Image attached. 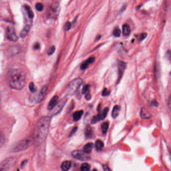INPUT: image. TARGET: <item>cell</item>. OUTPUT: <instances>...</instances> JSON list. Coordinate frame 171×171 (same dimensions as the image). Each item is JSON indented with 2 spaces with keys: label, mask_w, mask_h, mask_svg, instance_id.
I'll list each match as a JSON object with an SVG mask.
<instances>
[{
  "label": "cell",
  "mask_w": 171,
  "mask_h": 171,
  "mask_svg": "<svg viewBox=\"0 0 171 171\" xmlns=\"http://www.w3.org/2000/svg\"><path fill=\"white\" fill-rule=\"evenodd\" d=\"M50 121L49 116H43L37 121L33 133L34 141L36 144H41L45 141L48 134Z\"/></svg>",
  "instance_id": "obj_1"
},
{
  "label": "cell",
  "mask_w": 171,
  "mask_h": 171,
  "mask_svg": "<svg viewBox=\"0 0 171 171\" xmlns=\"http://www.w3.org/2000/svg\"><path fill=\"white\" fill-rule=\"evenodd\" d=\"M8 82L12 89L21 90L25 86V73L22 69H12L9 72Z\"/></svg>",
  "instance_id": "obj_2"
},
{
  "label": "cell",
  "mask_w": 171,
  "mask_h": 171,
  "mask_svg": "<svg viewBox=\"0 0 171 171\" xmlns=\"http://www.w3.org/2000/svg\"><path fill=\"white\" fill-rule=\"evenodd\" d=\"M31 142L29 139H23L17 142L11 148V153H16L25 151L28 148Z\"/></svg>",
  "instance_id": "obj_3"
},
{
  "label": "cell",
  "mask_w": 171,
  "mask_h": 171,
  "mask_svg": "<svg viewBox=\"0 0 171 171\" xmlns=\"http://www.w3.org/2000/svg\"><path fill=\"white\" fill-rule=\"evenodd\" d=\"M60 7L59 2H54L47 8L46 15L47 18L56 19L59 15Z\"/></svg>",
  "instance_id": "obj_4"
},
{
  "label": "cell",
  "mask_w": 171,
  "mask_h": 171,
  "mask_svg": "<svg viewBox=\"0 0 171 171\" xmlns=\"http://www.w3.org/2000/svg\"><path fill=\"white\" fill-rule=\"evenodd\" d=\"M83 83V80L80 78H78L73 80L67 87L66 93L68 95H72L77 91L80 86Z\"/></svg>",
  "instance_id": "obj_5"
},
{
  "label": "cell",
  "mask_w": 171,
  "mask_h": 171,
  "mask_svg": "<svg viewBox=\"0 0 171 171\" xmlns=\"http://www.w3.org/2000/svg\"><path fill=\"white\" fill-rule=\"evenodd\" d=\"M15 158H7L3 161L1 164V171H8L13 167V166L16 163Z\"/></svg>",
  "instance_id": "obj_6"
},
{
  "label": "cell",
  "mask_w": 171,
  "mask_h": 171,
  "mask_svg": "<svg viewBox=\"0 0 171 171\" xmlns=\"http://www.w3.org/2000/svg\"><path fill=\"white\" fill-rule=\"evenodd\" d=\"M72 156L76 159L81 161H86L90 159L89 156L83 151L74 150L71 153Z\"/></svg>",
  "instance_id": "obj_7"
},
{
  "label": "cell",
  "mask_w": 171,
  "mask_h": 171,
  "mask_svg": "<svg viewBox=\"0 0 171 171\" xmlns=\"http://www.w3.org/2000/svg\"><path fill=\"white\" fill-rule=\"evenodd\" d=\"M108 111H109V109L108 107L104 108V109H103V111H100L96 116H94V117L92 118L91 120V124H94L99 121L104 119L107 116Z\"/></svg>",
  "instance_id": "obj_8"
},
{
  "label": "cell",
  "mask_w": 171,
  "mask_h": 171,
  "mask_svg": "<svg viewBox=\"0 0 171 171\" xmlns=\"http://www.w3.org/2000/svg\"><path fill=\"white\" fill-rule=\"evenodd\" d=\"M47 91H48L47 86H44L41 89V91L39 93V94H37V96L35 97L34 101L37 103H40L43 100L44 97L47 94Z\"/></svg>",
  "instance_id": "obj_9"
},
{
  "label": "cell",
  "mask_w": 171,
  "mask_h": 171,
  "mask_svg": "<svg viewBox=\"0 0 171 171\" xmlns=\"http://www.w3.org/2000/svg\"><path fill=\"white\" fill-rule=\"evenodd\" d=\"M32 20L31 19H26V20L25 25L21 32V37L24 38L27 36L31 28L32 27Z\"/></svg>",
  "instance_id": "obj_10"
},
{
  "label": "cell",
  "mask_w": 171,
  "mask_h": 171,
  "mask_svg": "<svg viewBox=\"0 0 171 171\" xmlns=\"http://www.w3.org/2000/svg\"><path fill=\"white\" fill-rule=\"evenodd\" d=\"M7 38L11 41L16 42L18 39V37L16 34L15 31L14 30V29L13 27H11V26H9L7 28Z\"/></svg>",
  "instance_id": "obj_11"
},
{
  "label": "cell",
  "mask_w": 171,
  "mask_h": 171,
  "mask_svg": "<svg viewBox=\"0 0 171 171\" xmlns=\"http://www.w3.org/2000/svg\"><path fill=\"white\" fill-rule=\"evenodd\" d=\"M67 98L65 97L62 98L60 101H59V102H58L57 105L53 109L54 114H57V113H59L62 110L63 107H64L65 104L67 102Z\"/></svg>",
  "instance_id": "obj_12"
},
{
  "label": "cell",
  "mask_w": 171,
  "mask_h": 171,
  "mask_svg": "<svg viewBox=\"0 0 171 171\" xmlns=\"http://www.w3.org/2000/svg\"><path fill=\"white\" fill-rule=\"evenodd\" d=\"M58 99L59 97L57 96H54L51 99L48 105V109L49 111L53 110L54 108V107L57 105L58 102H59Z\"/></svg>",
  "instance_id": "obj_13"
},
{
  "label": "cell",
  "mask_w": 171,
  "mask_h": 171,
  "mask_svg": "<svg viewBox=\"0 0 171 171\" xmlns=\"http://www.w3.org/2000/svg\"><path fill=\"white\" fill-rule=\"evenodd\" d=\"M126 63H124L123 61H119L118 62V68H119V81H120L121 78L124 70L126 69Z\"/></svg>",
  "instance_id": "obj_14"
},
{
  "label": "cell",
  "mask_w": 171,
  "mask_h": 171,
  "mask_svg": "<svg viewBox=\"0 0 171 171\" xmlns=\"http://www.w3.org/2000/svg\"><path fill=\"white\" fill-rule=\"evenodd\" d=\"M96 60V58L95 57H91L89 58L88 59H87L86 61H84L80 66V68L81 70H86V68H87V67L90 65L91 64H92L93 62H94V61Z\"/></svg>",
  "instance_id": "obj_15"
},
{
  "label": "cell",
  "mask_w": 171,
  "mask_h": 171,
  "mask_svg": "<svg viewBox=\"0 0 171 171\" xmlns=\"http://www.w3.org/2000/svg\"><path fill=\"white\" fill-rule=\"evenodd\" d=\"M71 167V162L70 161H65L62 163L61 168L62 171H68Z\"/></svg>",
  "instance_id": "obj_16"
},
{
  "label": "cell",
  "mask_w": 171,
  "mask_h": 171,
  "mask_svg": "<svg viewBox=\"0 0 171 171\" xmlns=\"http://www.w3.org/2000/svg\"><path fill=\"white\" fill-rule=\"evenodd\" d=\"M141 118L144 119H149L151 118V114L145 108H142L141 111Z\"/></svg>",
  "instance_id": "obj_17"
},
{
  "label": "cell",
  "mask_w": 171,
  "mask_h": 171,
  "mask_svg": "<svg viewBox=\"0 0 171 171\" xmlns=\"http://www.w3.org/2000/svg\"><path fill=\"white\" fill-rule=\"evenodd\" d=\"M83 114V111L82 110L76 111L73 114V119L74 121H79L82 117V115Z\"/></svg>",
  "instance_id": "obj_18"
},
{
  "label": "cell",
  "mask_w": 171,
  "mask_h": 171,
  "mask_svg": "<svg viewBox=\"0 0 171 171\" xmlns=\"http://www.w3.org/2000/svg\"><path fill=\"white\" fill-rule=\"evenodd\" d=\"M24 7H25L26 11L27 12L28 18L30 19L31 20H32L34 18V14L32 11V9L31 8V7L27 5L24 6Z\"/></svg>",
  "instance_id": "obj_19"
},
{
  "label": "cell",
  "mask_w": 171,
  "mask_h": 171,
  "mask_svg": "<svg viewBox=\"0 0 171 171\" xmlns=\"http://www.w3.org/2000/svg\"><path fill=\"white\" fill-rule=\"evenodd\" d=\"M131 33V28L128 24H124L123 26V35L124 36H128Z\"/></svg>",
  "instance_id": "obj_20"
},
{
  "label": "cell",
  "mask_w": 171,
  "mask_h": 171,
  "mask_svg": "<svg viewBox=\"0 0 171 171\" xmlns=\"http://www.w3.org/2000/svg\"><path fill=\"white\" fill-rule=\"evenodd\" d=\"M93 146V144L92 143H87L83 147V151L87 154H88L89 153H91V152L92 151Z\"/></svg>",
  "instance_id": "obj_21"
},
{
  "label": "cell",
  "mask_w": 171,
  "mask_h": 171,
  "mask_svg": "<svg viewBox=\"0 0 171 171\" xmlns=\"http://www.w3.org/2000/svg\"><path fill=\"white\" fill-rule=\"evenodd\" d=\"M120 109H121V107H120L119 106H114V108L112 109V114H111L112 118H114V119H115V118L118 116V115L119 114Z\"/></svg>",
  "instance_id": "obj_22"
},
{
  "label": "cell",
  "mask_w": 171,
  "mask_h": 171,
  "mask_svg": "<svg viewBox=\"0 0 171 171\" xmlns=\"http://www.w3.org/2000/svg\"><path fill=\"white\" fill-rule=\"evenodd\" d=\"M95 146L97 151H101L104 147V144L102 141H101L100 139H97V141L96 142Z\"/></svg>",
  "instance_id": "obj_23"
},
{
  "label": "cell",
  "mask_w": 171,
  "mask_h": 171,
  "mask_svg": "<svg viewBox=\"0 0 171 171\" xmlns=\"http://www.w3.org/2000/svg\"><path fill=\"white\" fill-rule=\"evenodd\" d=\"M90 169H91V166L88 163H83L81 166V171H89Z\"/></svg>",
  "instance_id": "obj_24"
},
{
  "label": "cell",
  "mask_w": 171,
  "mask_h": 171,
  "mask_svg": "<svg viewBox=\"0 0 171 171\" xmlns=\"http://www.w3.org/2000/svg\"><path fill=\"white\" fill-rule=\"evenodd\" d=\"M108 128H109V123L108 122H105L102 124L101 125V129L103 134H106V133H107Z\"/></svg>",
  "instance_id": "obj_25"
},
{
  "label": "cell",
  "mask_w": 171,
  "mask_h": 171,
  "mask_svg": "<svg viewBox=\"0 0 171 171\" xmlns=\"http://www.w3.org/2000/svg\"><path fill=\"white\" fill-rule=\"evenodd\" d=\"M85 134H86V137L87 138H90L91 136H92V129H91V128L89 126H87L86 128Z\"/></svg>",
  "instance_id": "obj_26"
},
{
  "label": "cell",
  "mask_w": 171,
  "mask_h": 171,
  "mask_svg": "<svg viewBox=\"0 0 171 171\" xmlns=\"http://www.w3.org/2000/svg\"><path fill=\"white\" fill-rule=\"evenodd\" d=\"M29 90H30L31 92H33V93H34V92H35L37 91V89H36L35 84H34L33 82H30L29 83Z\"/></svg>",
  "instance_id": "obj_27"
},
{
  "label": "cell",
  "mask_w": 171,
  "mask_h": 171,
  "mask_svg": "<svg viewBox=\"0 0 171 171\" xmlns=\"http://www.w3.org/2000/svg\"><path fill=\"white\" fill-rule=\"evenodd\" d=\"M121 30L119 29V28L116 27L114 29V30L113 31V35L115 36V37H119L121 36Z\"/></svg>",
  "instance_id": "obj_28"
},
{
  "label": "cell",
  "mask_w": 171,
  "mask_h": 171,
  "mask_svg": "<svg viewBox=\"0 0 171 171\" xmlns=\"http://www.w3.org/2000/svg\"><path fill=\"white\" fill-rule=\"evenodd\" d=\"M35 8L39 12H41L43 10L44 6L42 3H37L36 4Z\"/></svg>",
  "instance_id": "obj_29"
},
{
  "label": "cell",
  "mask_w": 171,
  "mask_h": 171,
  "mask_svg": "<svg viewBox=\"0 0 171 171\" xmlns=\"http://www.w3.org/2000/svg\"><path fill=\"white\" fill-rule=\"evenodd\" d=\"M89 87H90V86L88 84H86V86H84L82 89V94H86L87 93L89 92Z\"/></svg>",
  "instance_id": "obj_30"
},
{
  "label": "cell",
  "mask_w": 171,
  "mask_h": 171,
  "mask_svg": "<svg viewBox=\"0 0 171 171\" xmlns=\"http://www.w3.org/2000/svg\"><path fill=\"white\" fill-rule=\"evenodd\" d=\"M55 50V47L54 46H52L49 49L48 51V54L49 56L52 55V54H53Z\"/></svg>",
  "instance_id": "obj_31"
},
{
  "label": "cell",
  "mask_w": 171,
  "mask_h": 171,
  "mask_svg": "<svg viewBox=\"0 0 171 171\" xmlns=\"http://www.w3.org/2000/svg\"><path fill=\"white\" fill-rule=\"evenodd\" d=\"M71 25L72 24L70 22H67L64 25V29L65 30L69 31L70 29L71 28Z\"/></svg>",
  "instance_id": "obj_32"
},
{
  "label": "cell",
  "mask_w": 171,
  "mask_h": 171,
  "mask_svg": "<svg viewBox=\"0 0 171 171\" xmlns=\"http://www.w3.org/2000/svg\"><path fill=\"white\" fill-rule=\"evenodd\" d=\"M110 93H111L110 91H108L106 88H105L103 89V91H102L101 95L103 96H109V94H110Z\"/></svg>",
  "instance_id": "obj_33"
},
{
  "label": "cell",
  "mask_w": 171,
  "mask_h": 171,
  "mask_svg": "<svg viewBox=\"0 0 171 171\" xmlns=\"http://www.w3.org/2000/svg\"><path fill=\"white\" fill-rule=\"evenodd\" d=\"M147 35V34L145 33H142L140 34L139 36V40H144L145 38H146V36Z\"/></svg>",
  "instance_id": "obj_34"
},
{
  "label": "cell",
  "mask_w": 171,
  "mask_h": 171,
  "mask_svg": "<svg viewBox=\"0 0 171 171\" xmlns=\"http://www.w3.org/2000/svg\"><path fill=\"white\" fill-rule=\"evenodd\" d=\"M91 93H90V92H88L86 94V99L87 101H89L91 99Z\"/></svg>",
  "instance_id": "obj_35"
},
{
  "label": "cell",
  "mask_w": 171,
  "mask_h": 171,
  "mask_svg": "<svg viewBox=\"0 0 171 171\" xmlns=\"http://www.w3.org/2000/svg\"><path fill=\"white\" fill-rule=\"evenodd\" d=\"M103 168L104 171H111V170L107 165H103Z\"/></svg>",
  "instance_id": "obj_36"
},
{
  "label": "cell",
  "mask_w": 171,
  "mask_h": 171,
  "mask_svg": "<svg viewBox=\"0 0 171 171\" xmlns=\"http://www.w3.org/2000/svg\"><path fill=\"white\" fill-rule=\"evenodd\" d=\"M77 127L75 126V127H74L73 129H72V131H71L70 134V136H71L73 135V134H74V133H75L76 131H77Z\"/></svg>",
  "instance_id": "obj_37"
},
{
  "label": "cell",
  "mask_w": 171,
  "mask_h": 171,
  "mask_svg": "<svg viewBox=\"0 0 171 171\" xmlns=\"http://www.w3.org/2000/svg\"><path fill=\"white\" fill-rule=\"evenodd\" d=\"M40 48V44H39L38 43H35L34 44V45L33 46V48L35 49V50H37V49H38Z\"/></svg>",
  "instance_id": "obj_38"
},
{
  "label": "cell",
  "mask_w": 171,
  "mask_h": 171,
  "mask_svg": "<svg viewBox=\"0 0 171 171\" xmlns=\"http://www.w3.org/2000/svg\"><path fill=\"white\" fill-rule=\"evenodd\" d=\"M168 106L169 107L171 111V94L170 96L169 99L168 101Z\"/></svg>",
  "instance_id": "obj_39"
},
{
  "label": "cell",
  "mask_w": 171,
  "mask_h": 171,
  "mask_svg": "<svg viewBox=\"0 0 171 171\" xmlns=\"http://www.w3.org/2000/svg\"><path fill=\"white\" fill-rule=\"evenodd\" d=\"M27 163V161H24L22 162V164H21V168H23V167H24L25 166V165Z\"/></svg>",
  "instance_id": "obj_40"
},
{
  "label": "cell",
  "mask_w": 171,
  "mask_h": 171,
  "mask_svg": "<svg viewBox=\"0 0 171 171\" xmlns=\"http://www.w3.org/2000/svg\"><path fill=\"white\" fill-rule=\"evenodd\" d=\"M97 171V170L96 169H94L93 170V171Z\"/></svg>",
  "instance_id": "obj_41"
},
{
  "label": "cell",
  "mask_w": 171,
  "mask_h": 171,
  "mask_svg": "<svg viewBox=\"0 0 171 171\" xmlns=\"http://www.w3.org/2000/svg\"></svg>",
  "instance_id": "obj_42"
}]
</instances>
